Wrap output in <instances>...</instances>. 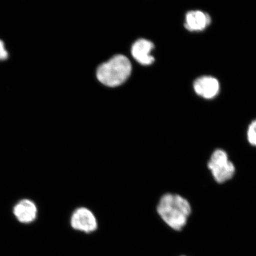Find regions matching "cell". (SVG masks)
<instances>
[{
  "mask_svg": "<svg viewBox=\"0 0 256 256\" xmlns=\"http://www.w3.org/2000/svg\"><path fill=\"white\" fill-rule=\"evenodd\" d=\"M156 212L166 225L174 231L183 230L191 215L190 202L180 195L166 194L160 198Z\"/></svg>",
  "mask_w": 256,
  "mask_h": 256,
  "instance_id": "1",
  "label": "cell"
},
{
  "mask_svg": "<svg viewBox=\"0 0 256 256\" xmlns=\"http://www.w3.org/2000/svg\"><path fill=\"white\" fill-rule=\"evenodd\" d=\"M131 72L130 60L124 56H116L98 67L97 78L102 84L115 88L126 82Z\"/></svg>",
  "mask_w": 256,
  "mask_h": 256,
  "instance_id": "2",
  "label": "cell"
},
{
  "mask_svg": "<svg viewBox=\"0 0 256 256\" xmlns=\"http://www.w3.org/2000/svg\"><path fill=\"white\" fill-rule=\"evenodd\" d=\"M208 168L217 183L222 184L230 180L234 176L236 168L222 150H217L212 154L208 163Z\"/></svg>",
  "mask_w": 256,
  "mask_h": 256,
  "instance_id": "3",
  "label": "cell"
},
{
  "mask_svg": "<svg viewBox=\"0 0 256 256\" xmlns=\"http://www.w3.org/2000/svg\"><path fill=\"white\" fill-rule=\"evenodd\" d=\"M70 224L76 231L87 234L95 232L98 228V222L95 214L86 207H80L74 211Z\"/></svg>",
  "mask_w": 256,
  "mask_h": 256,
  "instance_id": "4",
  "label": "cell"
},
{
  "mask_svg": "<svg viewBox=\"0 0 256 256\" xmlns=\"http://www.w3.org/2000/svg\"><path fill=\"white\" fill-rule=\"evenodd\" d=\"M38 210L36 204L30 200H24L16 204L14 214L19 222L30 224L36 220Z\"/></svg>",
  "mask_w": 256,
  "mask_h": 256,
  "instance_id": "5",
  "label": "cell"
},
{
  "mask_svg": "<svg viewBox=\"0 0 256 256\" xmlns=\"http://www.w3.org/2000/svg\"><path fill=\"white\" fill-rule=\"evenodd\" d=\"M194 88L196 94L206 99H212L218 94L220 83L212 76H202L196 80Z\"/></svg>",
  "mask_w": 256,
  "mask_h": 256,
  "instance_id": "6",
  "label": "cell"
},
{
  "mask_svg": "<svg viewBox=\"0 0 256 256\" xmlns=\"http://www.w3.org/2000/svg\"><path fill=\"white\" fill-rule=\"evenodd\" d=\"M154 48V46L152 42L146 40H138L132 46V56L142 65H152L155 60L151 55Z\"/></svg>",
  "mask_w": 256,
  "mask_h": 256,
  "instance_id": "7",
  "label": "cell"
},
{
  "mask_svg": "<svg viewBox=\"0 0 256 256\" xmlns=\"http://www.w3.org/2000/svg\"><path fill=\"white\" fill-rule=\"evenodd\" d=\"M185 28L191 32L202 31L211 23V18L200 11H192L186 17Z\"/></svg>",
  "mask_w": 256,
  "mask_h": 256,
  "instance_id": "8",
  "label": "cell"
},
{
  "mask_svg": "<svg viewBox=\"0 0 256 256\" xmlns=\"http://www.w3.org/2000/svg\"><path fill=\"white\" fill-rule=\"evenodd\" d=\"M248 140L252 146H256V120L252 122L248 130Z\"/></svg>",
  "mask_w": 256,
  "mask_h": 256,
  "instance_id": "9",
  "label": "cell"
},
{
  "mask_svg": "<svg viewBox=\"0 0 256 256\" xmlns=\"http://www.w3.org/2000/svg\"><path fill=\"white\" fill-rule=\"evenodd\" d=\"M9 54L6 50L4 42L0 40V62H4L8 58Z\"/></svg>",
  "mask_w": 256,
  "mask_h": 256,
  "instance_id": "10",
  "label": "cell"
}]
</instances>
